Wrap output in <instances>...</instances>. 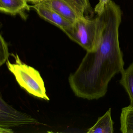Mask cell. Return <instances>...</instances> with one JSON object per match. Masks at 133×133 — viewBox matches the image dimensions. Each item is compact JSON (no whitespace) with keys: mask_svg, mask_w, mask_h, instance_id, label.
Here are the masks:
<instances>
[{"mask_svg":"<svg viewBox=\"0 0 133 133\" xmlns=\"http://www.w3.org/2000/svg\"><path fill=\"white\" fill-rule=\"evenodd\" d=\"M101 15L104 26L97 50L87 52L78 68L68 78L75 95L88 100L98 99L105 95L111 79L124 70L119 39L122 18L120 7L111 0Z\"/></svg>","mask_w":133,"mask_h":133,"instance_id":"obj_1","label":"cell"},{"mask_svg":"<svg viewBox=\"0 0 133 133\" xmlns=\"http://www.w3.org/2000/svg\"><path fill=\"white\" fill-rule=\"evenodd\" d=\"M30 7L34 9L41 18L58 27L63 32L72 24L45 3L34 4Z\"/></svg>","mask_w":133,"mask_h":133,"instance_id":"obj_4","label":"cell"},{"mask_svg":"<svg viewBox=\"0 0 133 133\" xmlns=\"http://www.w3.org/2000/svg\"><path fill=\"white\" fill-rule=\"evenodd\" d=\"M26 1L28 3H28H32L34 4H36L43 3L46 0H26Z\"/></svg>","mask_w":133,"mask_h":133,"instance_id":"obj_13","label":"cell"},{"mask_svg":"<svg viewBox=\"0 0 133 133\" xmlns=\"http://www.w3.org/2000/svg\"><path fill=\"white\" fill-rule=\"evenodd\" d=\"M110 0H99L98 3L95 6L94 11L99 15L104 11L105 6L109 3Z\"/></svg>","mask_w":133,"mask_h":133,"instance_id":"obj_12","label":"cell"},{"mask_svg":"<svg viewBox=\"0 0 133 133\" xmlns=\"http://www.w3.org/2000/svg\"><path fill=\"white\" fill-rule=\"evenodd\" d=\"M30 8L26 0H0V11L3 14L20 15L26 18L25 11H29Z\"/></svg>","mask_w":133,"mask_h":133,"instance_id":"obj_6","label":"cell"},{"mask_svg":"<svg viewBox=\"0 0 133 133\" xmlns=\"http://www.w3.org/2000/svg\"><path fill=\"white\" fill-rule=\"evenodd\" d=\"M121 74L120 84L128 94L130 105L133 107V62L127 69H124Z\"/></svg>","mask_w":133,"mask_h":133,"instance_id":"obj_8","label":"cell"},{"mask_svg":"<svg viewBox=\"0 0 133 133\" xmlns=\"http://www.w3.org/2000/svg\"><path fill=\"white\" fill-rule=\"evenodd\" d=\"M10 54L8 45L2 35L0 36V65L2 66L8 60Z\"/></svg>","mask_w":133,"mask_h":133,"instance_id":"obj_11","label":"cell"},{"mask_svg":"<svg viewBox=\"0 0 133 133\" xmlns=\"http://www.w3.org/2000/svg\"><path fill=\"white\" fill-rule=\"evenodd\" d=\"M114 122L111 117V109L110 108L105 113L98 118L95 124L88 129V133H114Z\"/></svg>","mask_w":133,"mask_h":133,"instance_id":"obj_7","label":"cell"},{"mask_svg":"<svg viewBox=\"0 0 133 133\" xmlns=\"http://www.w3.org/2000/svg\"><path fill=\"white\" fill-rule=\"evenodd\" d=\"M43 3L72 24L78 18L85 17L77 8L65 0H46Z\"/></svg>","mask_w":133,"mask_h":133,"instance_id":"obj_5","label":"cell"},{"mask_svg":"<svg viewBox=\"0 0 133 133\" xmlns=\"http://www.w3.org/2000/svg\"><path fill=\"white\" fill-rule=\"evenodd\" d=\"M73 5L85 17L91 18L94 11L91 6L89 0H65Z\"/></svg>","mask_w":133,"mask_h":133,"instance_id":"obj_10","label":"cell"},{"mask_svg":"<svg viewBox=\"0 0 133 133\" xmlns=\"http://www.w3.org/2000/svg\"><path fill=\"white\" fill-rule=\"evenodd\" d=\"M104 26L102 15L94 19L83 17L77 19L63 32L87 52H93L100 44Z\"/></svg>","mask_w":133,"mask_h":133,"instance_id":"obj_2","label":"cell"},{"mask_svg":"<svg viewBox=\"0 0 133 133\" xmlns=\"http://www.w3.org/2000/svg\"><path fill=\"white\" fill-rule=\"evenodd\" d=\"M120 130L123 133H133V107L129 105L121 110Z\"/></svg>","mask_w":133,"mask_h":133,"instance_id":"obj_9","label":"cell"},{"mask_svg":"<svg viewBox=\"0 0 133 133\" xmlns=\"http://www.w3.org/2000/svg\"><path fill=\"white\" fill-rule=\"evenodd\" d=\"M11 55L14 57L15 63H12L8 59L6 62L7 66L20 86L34 96L49 100L44 81L38 71L23 63L17 54Z\"/></svg>","mask_w":133,"mask_h":133,"instance_id":"obj_3","label":"cell"}]
</instances>
